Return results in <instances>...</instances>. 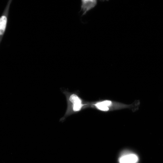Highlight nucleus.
<instances>
[{
	"label": "nucleus",
	"instance_id": "obj_2",
	"mask_svg": "<svg viewBox=\"0 0 163 163\" xmlns=\"http://www.w3.org/2000/svg\"><path fill=\"white\" fill-rule=\"evenodd\" d=\"M97 1L96 0H82L81 4V11L82 12V16L93 8L96 5Z\"/></svg>",
	"mask_w": 163,
	"mask_h": 163
},
{
	"label": "nucleus",
	"instance_id": "obj_4",
	"mask_svg": "<svg viewBox=\"0 0 163 163\" xmlns=\"http://www.w3.org/2000/svg\"><path fill=\"white\" fill-rule=\"evenodd\" d=\"M7 18L5 16H2L0 19V33L2 34L4 32L6 26Z\"/></svg>",
	"mask_w": 163,
	"mask_h": 163
},
{
	"label": "nucleus",
	"instance_id": "obj_1",
	"mask_svg": "<svg viewBox=\"0 0 163 163\" xmlns=\"http://www.w3.org/2000/svg\"><path fill=\"white\" fill-rule=\"evenodd\" d=\"M133 103L131 105H126L110 100H104L89 103V107L101 111L107 112L123 108H130L133 106Z\"/></svg>",
	"mask_w": 163,
	"mask_h": 163
},
{
	"label": "nucleus",
	"instance_id": "obj_3",
	"mask_svg": "<svg viewBox=\"0 0 163 163\" xmlns=\"http://www.w3.org/2000/svg\"><path fill=\"white\" fill-rule=\"evenodd\" d=\"M138 160L137 155L133 154L123 155L119 159L120 163H136Z\"/></svg>",
	"mask_w": 163,
	"mask_h": 163
}]
</instances>
